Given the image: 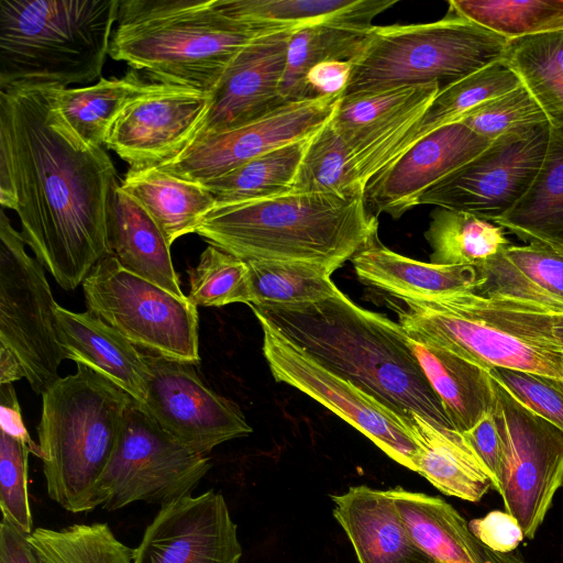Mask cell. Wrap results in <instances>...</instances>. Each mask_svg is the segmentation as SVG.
I'll list each match as a JSON object with an SVG mask.
<instances>
[{
    "mask_svg": "<svg viewBox=\"0 0 563 563\" xmlns=\"http://www.w3.org/2000/svg\"><path fill=\"white\" fill-rule=\"evenodd\" d=\"M56 87L0 90V203L45 271L74 290L109 254L107 210L120 180L104 148L66 121Z\"/></svg>",
    "mask_w": 563,
    "mask_h": 563,
    "instance_id": "6da1fadb",
    "label": "cell"
},
{
    "mask_svg": "<svg viewBox=\"0 0 563 563\" xmlns=\"http://www.w3.org/2000/svg\"><path fill=\"white\" fill-rule=\"evenodd\" d=\"M249 307L256 319L402 419L416 412L454 429L399 322L357 306L341 290L308 306Z\"/></svg>",
    "mask_w": 563,
    "mask_h": 563,
    "instance_id": "7a4b0ae2",
    "label": "cell"
},
{
    "mask_svg": "<svg viewBox=\"0 0 563 563\" xmlns=\"http://www.w3.org/2000/svg\"><path fill=\"white\" fill-rule=\"evenodd\" d=\"M378 221L364 195L288 191L220 203L196 233L245 262L292 261L338 269L377 236Z\"/></svg>",
    "mask_w": 563,
    "mask_h": 563,
    "instance_id": "3957f363",
    "label": "cell"
},
{
    "mask_svg": "<svg viewBox=\"0 0 563 563\" xmlns=\"http://www.w3.org/2000/svg\"><path fill=\"white\" fill-rule=\"evenodd\" d=\"M264 33L227 15L218 0H120L109 55L153 82L210 93Z\"/></svg>",
    "mask_w": 563,
    "mask_h": 563,
    "instance_id": "277c9868",
    "label": "cell"
},
{
    "mask_svg": "<svg viewBox=\"0 0 563 563\" xmlns=\"http://www.w3.org/2000/svg\"><path fill=\"white\" fill-rule=\"evenodd\" d=\"M401 300L399 323L409 336L486 371L500 367L563 379V345L553 329L558 314L518 299L475 291Z\"/></svg>",
    "mask_w": 563,
    "mask_h": 563,
    "instance_id": "5b68a950",
    "label": "cell"
},
{
    "mask_svg": "<svg viewBox=\"0 0 563 563\" xmlns=\"http://www.w3.org/2000/svg\"><path fill=\"white\" fill-rule=\"evenodd\" d=\"M120 0H1L0 90L101 78Z\"/></svg>",
    "mask_w": 563,
    "mask_h": 563,
    "instance_id": "8992f818",
    "label": "cell"
},
{
    "mask_svg": "<svg viewBox=\"0 0 563 563\" xmlns=\"http://www.w3.org/2000/svg\"><path fill=\"white\" fill-rule=\"evenodd\" d=\"M131 400L84 364L42 395L40 459L47 495L65 510L91 511L92 490L115 449Z\"/></svg>",
    "mask_w": 563,
    "mask_h": 563,
    "instance_id": "52a82bcc",
    "label": "cell"
},
{
    "mask_svg": "<svg viewBox=\"0 0 563 563\" xmlns=\"http://www.w3.org/2000/svg\"><path fill=\"white\" fill-rule=\"evenodd\" d=\"M508 40L448 10L430 23L373 25L343 96L437 82L441 88L501 58Z\"/></svg>",
    "mask_w": 563,
    "mask_h": 563,
    "instance_id": "ba28073f",
    "label": "cell"
},
{
    "mask_svg": "<svg viewBox=\"0 0 563 563\" xmlns=\"http://www.w3.org/2000/svg\"><path fill=\"white\" fill-rule=\"evenodd\" d=\"M87 311L146 354L200 362L197 307L104 255L84 279Z\"/></svg>",
    "mask_w": 563,
    "mask_h": 563,
    "instance_id": "9c48e42d",
    "label": "cell"
},
{
    "mask_svg": "<svg viewBox=\"0 0 563 563\" xmlns=\"http://www.w3.org/2000/svg\"><path fill=\"white\" fill-rule=\"evenodd\" d=\"M210 467L208 455L178 443L132 399L112 456L92 490L91 510H119L136 501L162 506L191 493Z\"/></svg>",
    "mask_w": 563,
    "mask_h": 563,
    "instance_id": "30bf717a",
    "label": "cell"
},
{
    "mask_svg": "<svg viewBox=\"0 0 563 563\" xmlns=\"http://www.w3.org/2000/svg\"><path fill=\"white\" fill-rule=\"evenodd\" d=\"M3 209L0 217V346L22 364L33 391L46 393L65 360L55 324L56 301L45 268Z\"/></svg>",
    "mask_w": 563,
    "mask_h": 563,
    "instance_id": "8fae6325",
    "label": "cell"
},
{
    "mask_svg": "<svg viewBox=\"0 0 563 563\" xmlns=\"http://www.w3.org/2000/svg\"><path fill=\"white\" fill-rule=\"evenodd\" d=\"M493 388L492 413L501 446L497 493L525 538L532 539L563 485V431L494 378Z\"/></svg>",
    "mask_w": 563,
    "mask_h": 563,
    "instance_id": "7c38bea8",
    "label": "cell"
},
{
    "mask_svg": "<svg viewBox=\"0 0 563 563\" xmlns=\"http://www.w3.org/2000/svg\"><path fill=\"white\" fill-rule=\"evenodd\" d=\"M257 320L263 331V353L276 382L292 386L320 402L394 461L415 472L416 445L408 420L324 368L266 321Z\"/></svg>",
    "mask_w": 563,
    "mask_h": 563,
    "instance_id": "4fadbf2b",
    "label": "cell"
},
{
    "mask_svg": "<svg viewBox=\"0 0 563 563\" xmlns=\"http://www.w3.org/2000/svg\"><path fill=\"white\" fill-rule=\"evenodd\" d=\"M549 123L512 131L454 170L418 200L420 205L465 211L493 221L525 196L542 165Z\"/></svg>",
    "mask_w": 563,
    "mask_h": 563,
    "instance_id": "5bb4252c",
    "label": "cell"
},
{
    "mask_svg": "<svg viewBox=\"0 0 563 563\" xmlns=\"http://www.w3.org/2000/svg\"><path fill=\"white\" fill-rule=\"evenodd\" d=\"M145 355L151 379L141 407L178 443L208 455L217 445L252 433L240 407L211 389L194 364Z\"/></svg>",
    "mask_w": 563,
    "mask_h": 563,
    "instance_id": "9a60e30c",
    "label": "cell"
},
{
    "mask_svg": "<svg viewBox=\"0 0 563 563\" xmlns=\"http://www.w3.org/2000/svg\"><path fill=\"white\" fill-rule=\"evenodd\" d=\"M343 95L287 102L253 121L202 136L155 167L196 183L220 177L266 152L311 135L331 119Z\"/></svg>",
    "mask_w": 563,
    "mask_h": 563,
    "instance_id": "2e32d148",
    "label": "cell"
},
{
    "mask_svg": "<svg viewBox=\"0 0 563 563\" xmlns=\"http://www.w3.org/2000/svg\"><path fill=\"white\" fill-rule=\"evenodd\" d=\"M241 558L236 525L213 489L162 505L132 550L133 563H240Z\"/></svg>",
    "mask_w": 563,
    "mask_h": 563,
    "instance_id": "e0dca14e",
    "label": "cell"
},
{
    "mask_svg": "<svg viewBox=\"0 0 563 563\" xmlns=\"http://www.w3.org/2000/svg\"><path fill=\"white\" fill-rule=\"evenodd\" d=\"M437 82L343 96L331 118L364 188L440 91Z\"/></svg>",
    "mask_w": 563,
    "mask_h": 563,
    "instance_id": "ac0fdd59",
    "label": "cell"
},
{
    "mask_svg": "<svg viewBox=\"0 0 563 563\" xmlns=\"http://www.w3.org/2000/svg\"><path fill=\"white\" fill-rule=\"evenodd\" d=\"M209 101V93L167 85L131 102L114 122L104 145L130 168L157 166L191 142Z\"/></svg>",
    "mask_w": 563,
    "mask_h": 563,
    "instance_id": "d6986e66",
    "label": "cell"
},
{
    "mask_svg": "<svg viewBox=\"0 0 563 563\" xmlns=\"http://www.w3.org/2000/svg\"><path fill=\"white\" fill-rule=\"evenodd\" d=\"M292 32L264 33L236 54L209 93V108L190 143L253 121L286 103L280 84Z\"/></svg>",
    "mask_w": 563,
    "mask_h": 563,
    "instance_id": "ffe728a7",
    "label": "cell"
},
{
    "mask_svg": "<svg viewBox=\"0 0 563 563\" xmlns=\"http://www.w3.org/2000/svg\"><path fill=\"white\" fill-rule=\"evenodd\" d=\"M489 145L462 122L442 126L379 170L366 185L365 202L375 216L398 219L418 206L428 189Z\"/></svg>",
    "mask_w": 563,
    "mask_h": 563,
    "instance_id": "44dd1931",
    "label": "cell"
},
{
    "mask_svg": "<svg viewBox=\"0 0 563 563\" xmlns=\"http://www.w3.org/2000/svg\"><path fill=\"white\" fill-rule=\"evenodd\" d=\"M55 319L65 358L102 375L140 405L145 402L151 371L144 352L89 311L57 303Z\"/></svg>",
    "mask_w": 563,
    "mask_h": 563,
    "instance_id": "7402d4cb",
    "label": "cell"
},
{
    "mask_svg": "<svg viewBox=\"0 0 563 563\" xmlns=\"http://www.w3.org/2000/svg\"><path fill=\"white\" fill-rule=\"evenodd\" d=\"M331 499L360 563L434 562L411 539L387 490L352 486Z\"/></svg>",
    "mask_w": 563,
    "mask_h": 563,
    "instance_id": "603a6c76",
    "label": "cell"
},
{
    "mask_svg": "<svg viewBox=\"0 0 563 563\" xmlns=\"http://www.w3.org/2000/svg\"><path fill=\"white\" fill-rule=\"evenodd\" d=\"M397 0H363L353 12L335 20L299 29L290 35L280 84L283 100L312 98L306 84L308 71L329 60H351L360 51L374 18Z\"/></svg>",
    "mask_w": 563,
    "mask_h": 563,
    "instance_id": "cb8c5ba5",
    "label": "cell"
},
{
    "mask_svg": "<svg viewBox=\"0 0 563 563\" xmlns=\"http://www.w3.org/2000/svg\"><path fill=\"white\" fill-rule=\"evenodd\" d=\"M351 261L360 280L400 299H430L476 291L481 285L476 266L420 262L389 250L378 236L355 253Z\"/></svg>",
    "mask_w": 563,
    "mask_h": 563,
    "instance_id": "d4e9b609",
    "label": "cell"
},
{
    "mask_svg": "<svg viewBox=\"0 0 563 563\" xmlns=\"http://www.w3.org/2000/svg\"><path fill=\"white\" fill-rule=\"evenodd\" d=\"M109 254L129 272L139 275L177 297L185 298L176 273L170 245L163 232L120 181L111 190L107 210Z\"/></svg>",
    "mask_w": 563,
    "mask_h": 563,
    "instance_id": "484cf974",
    "label": "cell"
},
{
    "mask_svg": "<svg viewBox=\"0 0 563 563\" xmlns=\"http://www.w3.org/2000/svg\"><path fill=\"white\" fill-rule=\"evenodd\" d=\"M476 267L481 285L475 292L509 297L563 314V256L549 246L510 244Z\"/></svg>",
    "mask_w": 563,
    "mask_h": 563,
    "instance_id": "4316f807",
    "label": "cell"
},
{
    "mask_svg": "<svg viewBox=\"0 0 563 563\" xmlns=\"http://www.w3.org/2000/svg\"><path fill=\"white\" fill-rule=\"evenodd\" d=\"M408 426L416 445L415 472L437 489L476 503L493 488L490 474L462 433L434 426L416 412Z\"/></svg>",
    "mask_w": 563,
    "mask_h": 563,
    "instance_id": "83f0119b",
    "label": "cell"
},
{
    "mask_svg": "<svg viewBox=\"0 0 563 563\" xmlns=\"http://www.w3.org/2000/svg\"><path fill=\"white\" fill-rule=\"evenodd\" d=\"M409 343L454 430L464 433L493 412L488 371L419 338Z\"/></svg>",
    "mask_w": 563,
    "mask_h": 563,
    "instance_id": "f1b7e54d",
    "label": "cell"
},
{
    "mask_svg": "<svg viewBox=\"0 0 563 563\" xmlns=\"http://www.w3.org/2000/svg\"><path fill=\"white\" fill-rule=\"evenodd\" d=\"M120 186L152 217L169 245L183 235L196 233L217 205L214 197L200 183L186 180L155 166L130 168Z\"/></svg>",
    "mask_w": 563,
    "mask_h": 563,
    "instance_id": "f546056e",
    "label": "cell"
},
{
    "mask_svg": "<svg viewBox=\"0 0 563 563\" xmlns=\"http://www.w3.org/2000/svg\"><path fill=\"white\" fill-rule=\"evenodd\" d=\"M413 542L439 563H484L479 541L444 499L400 486L387 490Z\"/></svg>",
    "mask_w": 563,
    "mask_h": 563,
    "instance_id": "4dcf8cb0",
    "label": "cell"
},
{
    "mask_svg": "<svg viewBox=\"0 0 563 563\" xmlns=\"http://www.w3.org/2000/svg\"><path fill=\"white\" fill-rule=\"evenodd\" d=\"M166 86L146 82L131 68L122 77H101L93 85L56 87L55 97L59 111L78 135L89 144L102 146L114 122L131 102Z\"/></svg>",
    "mask_w": 563,
    "mask_h": 563,
    "instance_id": "1f68e13d",
    "label": "cell"
},
{
    "mask_svg": "<svg viewBox=\"0 0 563 563\" xmlns=\"http://www.w3.org/2000/svg\"><path fill=\"white\" fill-rule=\"evenodd\" d=\"M492 222L527 243L563 235V129L550 126L545 155L530 188Z\"/></svg>",
    "mask_w": 563,
    "mask_h": 563,
    "instance_id": "d6a6232c",
    "label": "cell"
},
{
    "mask_svg": "<svg viewBox=\"0 0 563 563\" xmlns=\"http://www.w3.org/2000/svg\"><path fill=\"white\" fill-rule=\"evenodd\" d=\"M521 86L517 75L498 59L440 89L422 117L393 150L386 166L433 131L460 122L474 109Z\"/></svg>",
    "mask_w": 563,
    "mask_h": 563,
    "instance_id": "836d02e7",
    "label": "cell"
},
{
    "mask_svg": "<svg viewBox=\"0 0 563 563\" xmlns=\"http://www.w3.org/2000/svg\"><path fill=\"white\" fill-rule=\"evenodd\" d=\"M543 110L563 129V30L508 40L500 58Z\"/></svg>",
    "mask_w": 563,
    "mask_h": 563,
    "instance_id": "e575fe53",
    "label": "cell"
},
{
    "mask_svg": "<svg viewBox=\"0 0 563 563\" xmlns=\"http://www.w3.org/2000/svg\"><path fill=\"white\" fill-rule=\"evenodd\" d=\"M424 236L432 250L430 263L437 265L477 266L511 244L503 227L441 207L432 211Z\"/></svg>",
    "mask_w": 563,
    "mask_h": 563,
    "instance_id": "d590c367",
    "label": "cell"
},
{
    "mask_svg": "<svg viewBox=\"0 0 563 563\" xmlns=\"http://www.w3.org/2000/svg\"><path fill=\"white\" fill-rule=\"evenodd\" d=\"M311 135L276 147L220 177L200 184L214 197L217 205L291 191Z\"/></svg>",
    "mask_w": 563,
    "mask_h": 563,
    "instance_id": "8d00e7d4",
    "label": "cell"
},
{
    "mask_svg": "<svg viewBox=\"0 0 563 563\" xmlns=\"http://www.w3.org/2000/svg\"><path fill=\"white\" fill-rule=\"evenodd\" d=\"M251 302L257 307H298L317 303L340 289L325 265L292 261H250ZM247 305V306H249Z\"/></svg>",
    "mask_w": 563,
    "mask_h": 563,
    "instance_id": "74e56055",
    "label": "cell"
},
{
    "mask_svg": "<svg viewBox=\"0 0 563 563\" xmlns=\"http://www.w3.org/2000/svg\"><path fill=\"white\" fill-rule=\"evenodd\" d=\"M292 190L341 198L364 195L351 151L331 119L311 135Z\"/></svg>",
    "mask_w": 563,
    "mask_h": 563,
    "instance_id": "f35d334b",
    "label": "cell"
},
{
    "mask_svg": "<svg viewBox=\"0 0 563 563\" xmlns=\"http://www.w3.org/2000/svg\"><path fill=\"white\" fill-rule=\"evenodd\" d=\"M27 540L42 563H133L132 550L104 522L36 528Z\"/></svg>",
    "mask_w": 563,
    "mask_h": 563,
    "instance_id": "ab89813d",
    "label": "cell"
},
{
    "mask_svg": "<svg viewBox=\"0 0 563 563\" xmlns=\"http://www.w3.org/2000/svg\"><path fill=\"white\" fill-rule=\"evenodd\" d=\"M449 9L507 40L563 30V0H451Z\"/></svg>",
    "mask_w": 563,
    "mask_h": 563,
    "instance_id": "60d3db41",
    "label": "cell"
},
{
    "mask_svg": "<svg viewBox=\"0 0 563 563\" xmlns=\"http://www.w3.org/2000/svg\"><path fill=\"white\" fill-rule=\"evenodd\" d=\"M363 0H218L222 11L254 30H299L335 20L356 10Z\"/></svg>",
    "mask_w": 563,
    "mask_h": 563,
    "instance_id": "b9f144b4",
    "label": "cell"
},
{
    "mask_svg": "<svg viewBox=\"0 0 563 563\" xmlns=\"http://www.w3.org/2000/svg\"><path fill=\"white\" fill-rule=\"evenodd\" d=\"M188 300L196 307L251 302L250 271L245 261L208 245L198 264L188 269Z\"/></svg>",
    "mask_w": 563,
    "mask_h": 563,
    "instance_id": "7bdbcfd3",
    "label": "cell"
},
{
    "mask_svg": "<svg viewBox=\"0 0 563 563\" xmlns=\"http://www.w3.org/2000/svg\"><path fill=\"white\" fill-rule=\"evenodd\" d=\"M40 457L38 444L0 431V508L2 520L22 533L33 532V520L29 503L27 460L29 454Z\"/></svg>",
    "mask_w": 563,
    "mask_h": 563,
    "instance_id": "ee69618b",
    "label": "cell"
},
{
    "mask_svg": "<svg viewBox=\"0 0 563 563\" xmlns=\"http://www.w3.org/2000/svg\"><path fill=\"white\" fill-rule=\"evenodd\" d=\"M460 122L490 143L506 133L549 123L522 85L479 106Z\"/></svg>",
    "mask_w": 563,
    "mask_h": 563,
    "instance_id": "f6af8a7d",
    "label": "cell"
},
{
    "mask_svg": "<svg viewBox=\"0 0 563 563\" xmlns=\"http://www.w3.org/2000/svg\"><path fill=\"white\" fill-rule=\"evenodd\" d=\"M488 373L521 404L563 431V379L500 367Z\"/></svg>",
    "mask_w": 563,
    "mask_h": 563,
    "instance_id": "bcb514c9",
    "label": "cell"
},
{
    "mask_svg": "<svg viewBox=\"0 0 563 563\" xmlns=\"http://www.w3.org/2000/svg\"><path fill=\"white\" fill-rule=\"evenodd\" d=\"M468 527L482 544L499 553H511L525 538L517 520L501 510L475 518L468 522Z\"/></svg>",
    "mask_w": 563,
    "mask_h": 563,
    "instance_id": "7dc6e473",
    "label": "cell"
},
{
    "mask_svg": "<svg viewBox=\"0 0 563 563\" xmlns=\"http://www.w3.org/2000/svg\"><path fill=\"white\" fill-rule=\"evenodd\" d=\"M462 434L487 468L493 479V488L498 492L501 446L493 413Z\"/></svg>",
    "mask_w": 563,
    "mask_h": 563,
    "instance_id": "c3c4849f",
    "label": "cell"
},
{
    "mask_svg": "<svg viewBox=\"0 0 563 563\" xmlns=\"http://www.w3.org/2000/svg\"><path fill=\"white\" fill-rule=\"evenodd\" d=\"M352 71L351 60H329L313 66L306 76L310 96L344 93Z\"/></svg>",
    "mask_w": 563,
    "mask_h": 563,
    "instance_id": "681fc988",
    "label": "cell"
},
{
    "mask_svg": "<svg viewBox=\"0 0 563 563\" xmlns=\"http://www.w3.org/2000/svg\"><path fill=\"white\" fill-rule=\"evenodd\" d=\"M26 534L1 519L0 563H42Z\"/></svg>",
    "mask_w": 563,
    "mask_h": 563,
    "instance_id": "f907efd6",
    "label": "cell"
},
{
    "mask_svg": "<svg viewBox=\"0 0 563 563\" xmlns=\"http://www.w3.org/2000/svg\"><path fill=\"white\" fill-rule=\"evenodd\" d=\"M0 429L33 442L22 420L21 408L12 384L0 385Z\"/></svg>",
    "mask_w": 563,
    "mask_h": 563,
    "instance_id": "816d5d0a",
    "label": "cell"
},
{
    "mask_svg": "<svg viewBox=\"0 0 563 563\" xmlns=\"http://www.w3.org/2000/svg\"><path fill=\"white\" fill-rule=\"evenodd\" d=\"M25 378L20 361L9 350L0 346V385L12 384Z\"/></svg>",
    "mask_w": 563,
    "mask_h": 563,
    "instance_id": "f5cc1de1",
    "label": "cell"
},
{
    "mask_svg": "<svg viewBox=\"0 0 563 563\" xmlns=\"http://www.w3.org/2000/svg\"><path fill=\"white\" fill-rule=\"evenodd\" d=\"M537 243L544 244L563 256V235Z\"/></svg>",
    "mask_w": 563,
    "mask_h": 563,
    "instance_id": "db71d44e",
    "label": "cell"
},
{
    "mask_svg": "<svg viewBox=\"0 0 563 563\" xmlns=\"http://www.w3.org/2000/svg\"><path fill=\"white\" fill-rule=\"evenodd\" d=\"M554 334L563 345V314L556 316L553 324Z\"/></svg>",
    "mask_w": 563,
    "mask_h": 563,
    "instance_id": "11a10c76",
    "label": "cell"
},
{
    "mask_svg": "<svg viewBox=\"0 0 563 563\" xmlns=\"http://www.w3.org/2000/svg\"><path fill=\"white\" fill-rule=\"evenodd\" d=\"M433 563H439V562H435V561H434Z\"/></svg>",
    "mask_w": 563,
    "mask_h": 563,
    "instance_id": "9f6ffc18",
    "label": "cell"
}]
</instances>
